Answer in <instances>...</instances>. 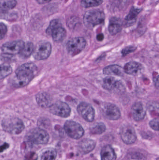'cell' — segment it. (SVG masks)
Returning <instances> with one entry per match:
<instances>
[{"label":"cell","mask_w":159,"mask_h":160,"mask_svg":"<svg viewBox=\"0 0 159 160\" xmlns=\"http://www.w3.org/2000/svg\"><path fill=\"white\" fill-rule=\"evenodd\" d=\"M50 35L52 36V38L55 42H62L66 37V30L62 25L58 26L52 31Z\"/></svg>","instance_id":"21"},{"label":"cell","mask_w":159,"mask_h":160,"mask_svg":"<svg viewBox=\"0 0 159 160\" xmlns=\"http://www.w3.org/2000/svg\"><path fill=\"white\" fill-rule=\"evenodd\" d=\"M101 160H116L117 156L113 148L109 145L102 148L101 153Z\"/></svg>","instance_id":"17"},{"label":"cell","mask_w":159,"mask_h":160,"mask_svg":"<svg viewBox=\"0 0 159 160\" xmlns=\"http://www.w3.org/2000/svg\"><path fill=\"white\" fill-rule=\"evenodd\" d=\"M105 75L108 76H117L121 77L124 74V70L120 66L118 65H112L105 68L103 70Z\"/></svg>","instance_id":"20"},{"label":"cell","mask_w":159,"mask_h":160,"mask_svg":"<svg viewBox=\"0 0 159 160\" xmlns=\"http://www.w3.org/2000/svg\"><path fill=\"white\" fill-rule=\"evenodd\" d=\"M120 137L122 141L126 144L134 143L137 139L135 130L130 125H124L120 131Z\"/></svg>","instance_id":"11"},{"label":"cell","mask_w":159,"mask_h":160,"mask_svg":"<svg viewBox=\"0 0 159 160\" xmlns=\"http://www.w3.org/2000/svg\"><path fill=\"white\" fill-rule=\"evenodd\" d=\"M16 0H0V11L12 9L16 6Z\"/></svg>","instance_id":"22"},{"label":"cell","mask_w":159,"mask_h":160,"mask_svg":"<svg viewBox=\"0 0 159 160\" xmlns=\"http://www.w3.org/2000/svg\"><path fill=\"white\" fill-rule=\"evenodd\" d=\"M52 47L49 42L42 41L39 42L34 49L33 55L37 61L45 60L51 54Z\"/></svg>","instance_id":"5"},{"label":"cell","mask_w":159,"mask_h":160,"mask_svg":"<svg viewBox=\"0 0 159 160\" xmlns=\"http://www.w3.org/2000/svg\"><path fill=\"white\" fill-rule=\"evenodd\" d=\"M154 82L155 83L156 86L157 87V88H158L159 87V77L158 76L156 77L154 79Z\"/></svg>","instance_id":"35"},{"label":"cell","mask_w":159,"mask_h":160,"mask_svg":"<svg viewBox=\"0 0 159 160\" xmlns=\"http://www.w3.org/2000/svg\"><path fill=\"white\" fill-rule=\"evenodd\" d=\"M103 0H82L81 2V6L85 8L98 6L101 4Z\"/></svg>","instance_id":"27"},{"label":"cell","mask_w":159,"mask_h":160,"mask_svg":"<svg viewBox=\"0 0 159 160\" xmlns=\"http://www.w3.org/2000/svg\"><path fill=\"white\" fill-rule=\"evenodd\" d=\"M34 49V47L33 44L31 42H28L25 44L20 54L23 58H28L30 56L31 54H32Z\"/></svg>","instance_id":"24"},{"label":"cell","mask_w":159,"mask_h":160,"mask_svg":"<svg viewBox=\"0 0 159 160\" xmlns=\"http://www.w3.org/2000/svg\"><path fill=\"white\" fill-rule=\"evenodd\" d=\"M37 103L40 106L44 108L50 107L52 105V100L50 96L45 92H40L36 96Z\"/></svg>","instance_id":"19"},{"label":"cell","mask_w":159,"mask_h":160,"mask_svg":"<svg viewBox=\"0 0 159 160\" xmlns=\"http://www.w3.org/2000/svg\"><path fill=\"white\" fill-rule=\"evenodd\" d=\"M86 44L87 42L84 38H75L67 42L66 48L70 55L75 56L85 49Z\"/></svg>","instance_id":"7"},{"label":"cell","mask_w":159,"mask_h":160,"mask_svg":"<svg viewBox=\"0 0 159 160\" xmlns=\"http://www.w3.org/2000/svg\"><path fill=\"white\" fill-rule=\"evenodd\" d=\"M57 156V151L54 148H45L40 152L36 160H55Z\"/></svg>","instance_id":"18"},{"label":"cell","mask_w":159,"mask_h":160,"mask_svg":"<svg viewBox=\"0 0 159 160\" xmlns=\"http://www.w3.org/2000/svg\"><path fill=\"white\" fill-rule=\"evenodd\" d=\"M96 143L90 139H85L78 144V148L83 154H88L95 148Z\"/></svg>","instance_id":"16"},{"label":"cell","mask_w":159,"mask_h":160,"mask_svg":"<svg viewBox=\"0 0 159 160\" xmlns=\"http://www.w3.org/2000/svg\"><path fill=\"white\" fill-rule=\"evenodd\" d=\"M101 112L104 116L108 120H118L121 116L120 110L113 103H104L101 106Z\"/></svg>","instance_id":"8"},{"label":"cell","mask_w":159,"mask_h":160,"mask_svg":"<svg viewBox=\"0 0 159 160\" xmlns=\"http://www.w3.org/2000/svg\"><path fill=\"white\" fill-rule=\"evenodd\" d=\"M103 88L105 90L111 91L115 89L119 90L122 88V85L114 77H107L104 79Z\"/></svg>","instance_id":"14"},{"label":"cell","mask_w":159,"mask_h":160,"mask_svg":"<svg viewBox=\"0 0 159 160\" xmlns=\"http://www.w3.org/2000/svg\"><path fill=\"white\" fill-rule=\"evenodd\" d=\"M49 138L47 132L39 128L30 130L25 136L27 142L35 144H45L47 143Z\"/></svg>","instance_id":"3"},{"label":"cell","mask_w":159,"mask_h":160,"mask_svg":"<svg viewBox=\"0 0 159 160\" xmlns=\"http://www.w3.org/2000/svg\"><path fill=\"white\" fill-rule=\"evenodd\" d=\"M122 27L120 23L115 21L110 22L108 27V31L112 35H115L121 31Z\"/></svg>","instance_id":"25"},{"label":"cell","mask_w":159,"mask_h":160,"mask_svg":"<svg viewBox=\"0 0 159 160\" xmlns=\"http://www.w3.org/2000/svg\"><path fill=\"white\" fill-rule=\"evenodd\" d=\"M77 112L87 122H91L95 118V111L90 103L82 102L77 107Z\"/></svg>","instance_id":"10"},{"label":"cell","mask_w":159,"mask_h":160,"mask_svg":"<svg viewBox=\"0 0 159 160\" xmlns=\"http://www.w3.org/2000/svg\"><path fill=\"white\" fill-rule=\"evenodd\" d=\"M12 68L8 65H0V80L3 79L11 74Z\"/></svg>","instance_id":"26"},{"label":"cell","mask_w":159,"mask_h":160,"mask_svg":"<svg viewBox=\"0 0 159 160\" xmlns=\"http://www.w3.org/2000/svg\"><path fill=\"white\" fill-rule=\"evenodd\" d=\"M90 132L92 134H101L105 132L106 127L102 122H97L90 128Z\"/></svg>","instance_id":"23"},{"label":"cell","mask_w":159,"mask_h":160,"mask_svg":"<svg viewBox=\"0 0 159 160\" xmlns=\"http://www.w3.org/2000/svg\"><path fill=\"white\" fill-rule=\"evenodd\" d=\"M61 23L58 20L55 19L52 20L50 22L49 26L48 27L46 30V33L48 35H51V32L55 28H57L58 26H61Z\"/></svg>","instance_id":"29"},{"label":"cell","mask_w":159,"mask_h":160,"mask_svg":"<svg viewBox=\"0 0 159 160\" xmlns=\"http://www.w3.org/2000/svg\"><path fill=\"white\" fill-rule=\"evenodd\" d=\"M143 69L141 64L135 62H131L127 63L124 66V72L128 75L136 76Z\"/></svg>","instance_id":"15"},{"label":"cell","mask_w":159,"mask_h":160,"mask_svg":"<svg viewBox=\"0 0 159 160\" xmlns=\"http://www.w3.org/2000/svg\"><path fill=\"white\" fill-rule=\"evenodd\" d=\"M105 15L103 11L98 9H92L87 11L83 18V22L86 27L92 29L96 25L103 23Z\"/></svg>","instance_id":"2"},{"label":"cell","mask_w":159,"mask_h":160,"mask_svg":"<svg viewBox=\"0 0 159 160\" xmlns=\"http://www.w3.org/2000/svg\"><path fill=\"white\" fill-rule=\"evenodd\" d=\"M2 127L4 130L13 134L21 133L24 129L23 122L17 118H8L3 120Z\"/></svg>","instance_id":"4"},{"label":"cell","mask_w":159,"mask_h":160,"mask_svg":"<svg viewBox=\"0 0 159 160\" xmlns=\"http://www.w3.org/2000/svg\"><path fill=\"white\" fill-rule=\"evenodd\" d=\"M49 107L50 112L53 114L64 118L70 116L71 108L66 102L58 101Z\"/></svg>","instance_id":"9"},{"label":"cell","mask_w":159,"mask_h":160,"mask_svg":"<svg viewBox=\"0 0 159 160\" xmlns=\"http://www.w3.org/2000/svg\"><path fill=\"white\" fill-rule=\"evenodd\" d=\"M7 32V28L4 23L0 22V40L4 38Z\"/></svg>","instance_id":"32"},{"label":"cell","mask_w":159,"mask_h":160,"mask_svg":"<svg viewBox=\"0 0 159 160\" xmlns=\"http://www.w3.org/2000/svg\"><path fill=\"white\" fill-rule=\"evenodd\" d=\"M35 154H33L32 156V157H31V158H34V157H35ZM27 160H30V159H27Z\"/></svg>","instance_id":"37"},{"label":"cell","mask_w":159,"mask_h":160,"mask_svg":"<svg viewBox=\"0 0 159 160\" xmlns=\"http://www.w3.org/2000/svg\"><path fill=\"white\" fill-rule=\"evenodd\" d=\"M52 0H36L37 2L39 4H44L46 3L49 2Z\"/></svg>","instance_id":"36"},{"label":"cell","mask_w":159,"mask_h":160,"mask_svg":"<svg viewBox=\"0 0 159 160\" xmlns=\"http://www.w3.org/2000/svg\"><path fill=\"white\" fill-rule=\"evenodd\" d=\"M8 148V145L7 144H4L3 145L1 146L0 147V152H2L3 150H4L5 149H6L7 148Z\"/></svg>","instance_id":"33"},{"label":"cell","mask_w":159,"mask_h":160,"mask_svg":"<svg viewBox=\"0 0 159 160\" xmlns=\"http://www.w3.org/2000/svg\"><path fill=\"white\" fill-rule=\"evenodd\" d=\"M64 129L70 138L76 140L83 137L85 132L84 128L80 124L72 120H68L65 122Z\"/></svg>","instance_id":"6"},{"label":"cell","mask_w":159,"mask_h":160,"mask_svg":"<svg viewBox=\"0 0 159 160\" xmlns=\"http://www.w3.org/2000/svg\"><path fill=\"white\" fill-rule=\"evenodd\" d=\"M149 126L154 130L158 131H159V118H155L149 122Z\"/></svg>","instance_id":"31"},{"label":"cell","mask_w":159,"mask_h":160,"mask_svg":"<svg viewBox=\"0 0 159 160\" xmlns=\"http://www.w3.org/2000/svg\"><path fill=\"white\" fill-rule=\"evenodd\" d=\"M104 38V35L102 33L99 34L97 35V39L99 41H101L103 40Z\"/></svg>","instance_id":"34"},{"label":"cell","mask_w":159,"mask_h":160,"mask_svg":"<svg viewBox=\"0 0 159 160\" xmlns=\"http://www.w3.org/2000/svg\"><path fill=\"white\" fill-rule=\"evenodd\" d=\"M141 11V9L140 8H137L133 7L130 11L127 17L125 18V20L127 21H133V20L135 19L137 17V15L140 13Z\"/></svg>","instance_id":"28"},{"label":"cell","mask_w":159,"mask_h":160,"mask_svg":"<svg viewBox=\"0 0 159 160\" xmlns=\"http://www.w3.org/2000/svg\"><path fill=\"white\" fill-rule=\"evenodd\" d=\"M131 113L134 120L140 121L144 118L146 114V110L142 102H136L132 106Z\"/></svg>","instance_id":"13"},{"label":"cell","mask_w":159,"mask_h":160,"mask_svg":"<svg viewBox=\"0 0 159 160\" xmlns=\"http://www.w3.org/2000/svg\"><path fill=\"white\" fill-rule=\"evenodd\" d=\"M37 70V67L32 63L21 66L16 70V76L12 82L13 85L17 88L23 87L27 85L34 78Z\"/></svg>","instance_id":"1"},{"label":"cell","mask_w":159,"mask_h":160,"mask_svg":"<svg viewBox=\"0 0 159 160\" xmlns=\"http://www.w3.org/2000/svg\"><path fill=\"white\" fill-rule=\"evenodd\" d=\"M25 43L22 40L7 42L2 46V52L5 54L15 55L20 53Z\"/></svg>","instance_id":"12"},{"label":"cell","mask_w":159,"mask_h":160,"mask_svg":"<svg viewBox=\"0 0 159 160\" xmlns=\"http://www.w3.org/2000/svg\"><path fill=\"white\" fill-rule=\"evenodd\" d=\"M136 49H137L136 47H133V46H129V47H126L125 48L123 49L121 51L122 56H125L128 54L133 52L136 50Z\"/></svg>","instance_id":"30"}]
</instances>
